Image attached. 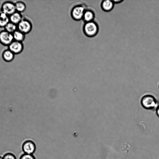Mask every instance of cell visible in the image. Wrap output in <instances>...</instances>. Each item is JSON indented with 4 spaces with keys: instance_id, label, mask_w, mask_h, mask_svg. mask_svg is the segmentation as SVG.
Here are the masks:
<instances>
[{
    "instance_id": "5bb4252c",
    "label": "cell",
    "mask_w": 159,
    "mask_h": 159,
    "mask_svg": "<svg viewBox=\"0 0 159 159\" xmlns=\"http://www.w3.org/2000/svg\"><path fill=\"white\" fill-rule=\"evenodd\" d=\"M14 40L15 41L22 42L25 40V34L17 30L12 34Z\"/></svg>"
},
{
    "instance_id": "7a4b0ae2",
    "label": "cell",
    "mask_w": 159,
    "mask_h": 159,
    "mask_svg": "<svg viewBox=\"0 0 159 159\" xmlns=\"http://www.w3.org/2000/svg\"><path fill=\"white\" fill-rule=\"evenodd\" d=\"M98 24L94 20L85 22L83 27L84 34L88 37H93L95 36L99 31Z\"/></svg>"
},
{
    "instance_id": "277c9868",
    "label": "cell",
    "mask_w": 159,
    "mask_h": 159,
    "mask_svg": "<svg viewBox=\"0 0 159 159\" xmlns=\"http://www.w3.org/2000/svg\"><path fill=\"white\" fill-rule=\"evenodd\" d=\"M17 30L25 34L29 33L32 30V25L29 20L23 18L20 21L17 25Z\"/></svg>"
},
{
    "instance_id": "9a60e30c",
    "label": "cell",
    "mask_w": 159,
    "mask_h": 159,
    "mask_svg": "<svg viewBox=\"0 0 159 159\" xmlns=\"http://www.w3.org/2000/svg\"><path fill=\"white\" fill-rule=\"evenodd\" d=\"M16 11L21 13L26 10L25 3L22 1H17L15 3Z\"/></svg>"
},
{
    "instance_id": "5b68a950",
    "label": "cell",
    "mask_w": 159,
    "mask_h": 159,
    "mask_svg": "<svg viewBox=\"0 0 159 159\" xmlns=\"http://www.w3.org/2000/svg\"><path fill=\"white\" fill-rule=\"evenodd\" d=\"M22 148L24 153L33 154L36 151V146L33 140L29 139L24 142Z\"/></svg>"
},
{
    "instance_id": "2e32d148",
    "label": "cell",
    "mask_w": 159,
    "mask_h": 159,
    "mask_svg": "<svg viewBox=\"0 0 159 159\" xmlns=\"http://www.w3.org/2000/svg\"><path fill=\"white\" fill-rule=\"evenodd\" d=\"M4 29L8 32L13 34L17 30V25L10 21L4 27Z\"/></svg>"
},
{
    "instance_id": "6da1fadb",
    "label": "cell",
    "mask_w": 159,
    "mask_h": 159,
    "mask_svg": "<svg viewBox=\"0 0 159 159\" xmlns=\"http://www.w3.org/2000/svg\"><path fill=\"white\" fill-rule=\"evenodd\" d=\"M140 103L143 107L149 110L156 109L158 105L157 101L156 98L150 94L143 95L141 98Z\"/></svg>"
},
{
    "instance_id": "8fae6325",
    "label": "cell",
    "mask_w": 159,
    "mask_h": 159,
    "mask_svg": "<svg viewBox=\"0 0 159 159\" xmlns=\"http://www.w3.org/2000/svg\"><path fill=\"white\" fill-rule=\"evenodd\" d=\"M114 5V3L112 0H104L101 3V7L104 11L108 12L113 9Z\"/></svg>"
},
{
    "instance_id": "44dd1931",
    "label": "cell",
    "mask_w": 159,
    "mask_h": 159,
    "mask_svg": "<svg viewBox=\"0 0 159 159\" xmlns=\"http://www.w3.org/2000/svg\"><path fill=\"white\" fill-rule=\"evenodd\" d=\"M0 159H3V157L2 156H0Z\"/></svg>"
},
{
    "instance_id": "52a82bcc",
    "label": "cell",
    "mask_w": 159,
    "mask_h": 159,
    "mask_svg": "<svg viewBox=\"0 0 159 159\" xmlns=\"http://www.w3.org/2000/svg\"><path fill=\"white\" fill-rule=\"evenodd\" d=\"M1 11L9 16L16 11L15 3L10 1L4 2L1 6Z\"/></svg>"
},
{
    "instance_id": "3957f363",
    "label": "cell",
    "mask_w": 159,
    "mask_h": 159,
    "mask_svg": "<svg viewBox=\"0 0 159 159\" xmlns=\"http://www.w3.org/2000/svg\"><path fill=\"white\" fill-rule=\"evenodd\" d=\"M87 8L83 4H79L74 6L70 11L72 18L76 21H80L82 19L84 12Z\"/></svg>"
},
{
    "instance_id": "d6986e66",
    "label": "cell",
    "mask_w": 159,
    "mask_h": 159,
    "mask_svg": "<svg viewBox=\"0 0 159 159\" xmlns=\"http://www.w3.org/2000/svg\"><path fill=\"white\" fill-rule=\"evenodd\" d=\"M156 112L157 116L159 117V104L156 109Z\"/></svg>"
},
{
    "instance_id": "7402d4cb",
    "label": "cell",
    "mask_w": 159,
    "mask_h": 159,
    "mask_svg": "<svg viewBox=\"0 0 159 159\" xmlns=\"http://www.w3.org/2000/svg\"><path fill=\"white\" fill-rule=\"evenodd\" d=\"M158 87H159V84H158Z\"/></svg>"
},
{
    "instance_id": "e0dca14e",
    "label": "cell",
    "mask_w": 159,
    "mask_h": 159,
    "mask_svg": "<svg viewBox=\"0 0 159 159\" xmlns=\"http://www.w3.org/2000/svg\"><path fill=\"white\" fill-rule=\"evenodd\" d=\"M20 157H16L14 154L11 152H7L2 157L3 159H17Z\"/></svg>"
},
{
    "instance_id": "9c48e42d",
    "label": "cell",
    "mask_w": 159,
    "mask_h": 159,
    "mask_svg": "<svg viewBox=\"0 0 159 159\" xmlns=\"http://www.w3.org/2000/svg\"><path fill=\"white\" fill-rule=\"evenodd\" d=\"M95 14L93 11L90 9L87 8L85 10L82 18L85 22L94 20Z\"/></svg>"
},
{
    "instance_id": "8992f818",
    "label": "cell",
    "mask_w": 159,
    "mask_h": 159,
    "mask_svg": "<svg viewBox=\"0 0 159 159\" xmlns=\"http://www.w3.org/2000/svg\"><path fill=\"white\" fill-rule=\"evenodd\" d=\"M14 40L12 34L5 30L0 31V43L8 46Z\"/></svg>"
},
{
    "instance_id": "30bf717a",
    "label": "cell",
    "mask_w": 159,
    "mask_h": 159,
    "mask_svg": "<svg viewBox=\"0 0 159 159\" xmlns=\"http://www.w3.org/2000/svg\"><path fill=\"white\" fill-rule=\"evenodd\" d=\"M15 54L8 48L4 50L2 53L3 59L6 62H10L14 59Z\"/></svg>"
},
{
    "instance_id": "ba28073f",
    "label": "cell",
    "mask_w": 159,
    "mask_h": 159,
    "mask_svg": "<svg viewBox=\"0 0 159 159\" xmlns=\"http://www.w3.org/2000/svg\"><path fill=\"white\" fill-rule=\"evenodd\" d=\"M8 47V49L15 54L21 53L24 49V45L22 42L15 40H14Z\"/></svg>"
},
{
    "instance_id": "7c38bea8",
    "label": "cell",
    "mask_w": 159,
    "mask_h": 159,
    "mask_svg": "<svg viewBox=\"0 0 159 159\" xmlns=\"http://www.w3.org/2000/svg\"><path fill=\"white\" fill-rule=\"evenodd\" d=\"M10 21L17 25L22 20L23 17L21 13L16 11L9 16Z\"/></svg>"
},
{
    "instance_id": "4fadbf2b",
    "label": "cell",
    "mask_w": 159,
    "mask_h": 159,
    "mask_svg": "<svg viewBox=\"0 0 159 159\" xmlns=\"http://www.w3.org/2000/svg\"><path fill=\"white\" fill-rule=\"evenodd\" d=\"M10 22L9 16L4 12H0V27L4 28Z\"/></svg>"
},
{
    "instance_id": "ffe728a7",
    "label": "cell",
    "mask_w": 159,
    "mask_h": 159,
    "mask_svg": "<svg viewBox=\"0 0 159 159\" xmlns=\"http://www.w3.org/2000/svg\"><path fill=\"white\" fill-rule=\"evenodd\" d=\"M113 2H114V4H117L120 3L121 2H122L123 1L122 0H112Z\"/></svg>"
},
{
    "instance_id": "ac0fdd59",
    "label": "cell",
    "mask_w": 159,
    "mask_h": 159,
    "mask_svg": "<svg viewBox=\"0 0 159 159\" xmlns=\"http://www.w3.org/2000/svg\"><path fill=\"white\" fill-rule=\"evenodd\" d=\"M19 159H36L33 154L23 153L21 155Z\"/></svg>"
}]
</instances>
